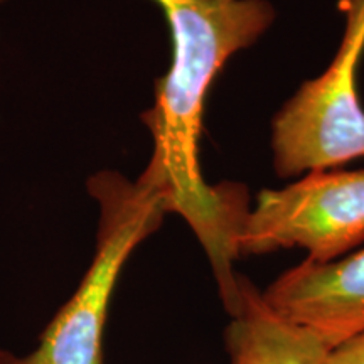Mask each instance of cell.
Instances as JSON below:
<instances>
[{
	"label": "cell",
	"instance_id": "6da1fadb",
	"mask_svg": "<svg viewBox=\"0 0 364 364\" xmlns=\"http://www.w3.org/2000/svg\"><path fill=\"white\" fill-rule=\"evenodd\" d=\"M172 36V65L156 83V103L142 115L154 154L139 177L162 204L188 223L211 263L225 311L240 304V236L250 215L243 184L211 186L199 166L206 95L225 63L257 43L275 21L268 0H156Z\"/></svg>",
	"mask_w": 364,
	"mask_h": 364
},
{
	"label": "cell",
	"instance_id": "7a4b0ae2",
	"mask_svg": "<svg viewBox=\"0 0 364 364\" xmlns=\"http://www.w3.org/2000/svg\"><path fill=\"white\" fill-rule=\"evenodd\" d=\"M100 203L97 252L73 297L26 356L0 349V364H103V336L113 290L134 250L161 228L166 211L139 182L103 171L88 182Z\"/></svg>",
	"mask_w": 364,
	"mask_h": 364
},
{
	"label": "cell",
	"instance_id": "3957f363",
	"mask_svg": "<svg viewBox=\"0 0 364 364\" xmlns=\"http://www.w3.org/2000/svg\"><path fill=\"white\" fill-rule=\"evenodd\" d=\"M346 29L332 65L309 80L272 122L273 166L280 177L364 157V110L356 71L364 53V0H339Z\"/></svg>",
	"mask_w": 364,
	"mask_h": 364
},
{
	"label": "cell",
	"instance_id": "277c9868",
	"mask_svg": "<svg viewBox=\"0 0 364 364\" xmlns=\"http://www.w3.org/2000/svg\"><path fill=\"white\" fill-rule=\"evenodd\" d=\"M364 241V169L312 171L258 194L240 236V257L304 248L307 262L341 260Z\"/></svg>",
	"mask_w": 364,
	"mask_h": 364
},
{
	"label": "cell",
	"instance_id": "5b68a950",
	"mask_svg": "<svg viewBox=\"0 0 364 364\" xmlns=\"http://www.w3.org/2000/svg\"><path fill=\"white\" fill-rule=\"evenodd\" d=\"M263 297L332 349L364 331V250L331 263L302 262L268 285Z\"/></svg>",
	"mask_w": 364,
	"mask_h": 364
},
{
	"label": "cell",
	"instance_id": "8992f818",
	"mask_svg": "<svg viewBox=\"0 0 364 364\" xmlns=\"http://www.w3.org/2000/svg\"><path fill=\"white\" fill-rule=\"evenodd\" d=\"M238 290L225 329L230 364H324L331 348L316 331L277 312L248 277L238 275Z\"/></svg>",
	"mask_w": 364,
	"mask_h": 364
},
{
	"label": "cell",
	"instance_id": "52a82bcc",
	"mask_svg": "<svg viewBox=\"0 0 364 364\" xmlns=\"http://www.w3.org/2000/svg\"><path fill=\"white\" fill-rule=\"evenodd\" d=\"M324 364H364V331L334 346Z\"/></svg>",
	"mask_w": 364,
	"mask_h": 364
}]
</instances>
